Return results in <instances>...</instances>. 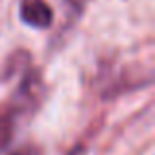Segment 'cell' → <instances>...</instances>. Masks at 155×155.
I'll return each mask as SVG.
<instances>
[{
	"label": "cell",
	"instance_id": "obj_1",
	"mask_svg": "<svg viewBox=\"0 0 155 155\" xmlns=\"http://www.w3.org/2000/svg\"><path fill=\"white\" fill-rule=\"evenodd\" d=\"M41 96V83L38 71H28L20 83L16 94L8 102L0 104V155L10 147L18 130V122L30 108L38 104Z\"/></svg>",
	"mask_w": 155,
	"mask_h": 155
},
{
	"label": "cell",
	"instance_id": "obj_2",
	"mask_svg": "<svg viewBox=\"0 0 155 155\" xmlns=\"http://www.w3.org/2000/svg\"><path fill=\"white\" fill-rule=\"evenodd\" d=\"M20 18L24 24L35 30H49L53 24V8L45 0H22Z\"/></svg>",
	"mask_w": 155,
	"mask_h": 155
},
{
	"label": "cell",
	"instance_id": "obj_3",
	"mask_svg": "<svg viewBox=\"0 0 155 155\" xmlns=\"http://www.w3.org/2000/svg\"><path fill=\"white\" fill-rule=\"evenodd\" d=\"M10 155H41V151L34 145H24V147H18L16 151H12Z\"/></svg>",
	"mask_w": 155,
	"mask_h": 155
}]
</instances>
